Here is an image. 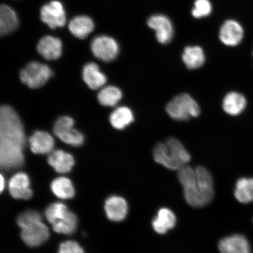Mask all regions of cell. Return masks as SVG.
Returning <instances> with one entry per match:
<instances>
[{"label":"cell","instance_id":"1","mask_svg":"<svg viewBox=\"0 0 253 253\" xmlns=\"http://www.w3.org/2000/svg\"><path fill=\"white\" fill-rule=\"evenodd\" d=\"M26 138L20 117L11 107L0 110V164L5 170L17 169L23 165Z\"/></svg>","mask_w":253,"mask_h":253},{"label":"cell","instance_id":"28","mask_svg":"<svg viewBox=\"0 0 253 253\" xmlns=\"http://www.w3.org/2000/svg\"><path fill=\"white\" fill-rule=\"evenodd\" d=\"M123 94L120 88L115 86H107L98 94L99 103L104 106H115L122 99Z\"/></svg>","mask_w":253,"mask_h":253},{"label":"cell","instance_id":"13","mask_svg":"<svg viewBox=\"0 0 253 253\" xmlns=\"http://www.w3.org/2000/svg\"><path fill=\"white\" fill-rule=\"evenodd\" d=\"M40 54L46 60L52 61L60 58L62 52L61 40L52 36H45L41 39L37 45Z\"/></svg>","mask_w":253,"mask_h":253},{"label":"cell","instance_id":"27","mask_svg":"<svg viewBox=\"0 0 253 253\" xmlns=\"http://www.w3.org/2000/svg\"><path fill=\"white\" fill-rule=\"evenodd\" d=\"M235 196L240 203L249 204L253 202V178L239 179L236 182Z\"/></svg>","mask_w":253,"mask_h":253},{"label":"cell","instance_id":"6","mask_svg":"<svg viewBox=\"0 0 253 253\" xmlns=\"http://www.w3.org/2000/svg\"><path fill=\"white\" fill-rule=\"evenodd\" d=\"M52 71L48 66L38 62H31L20 72L23 84L32 88L43 86L52 77Z\"/></svg>","mask_w":253,"mask_h":253},{"label":"cell","instance_id":"14","mask_svg":"<svg viewBox=\"0 0 253 253\" xmlns=\"http://www.w3.org/2000/svg\"><path fill=\"white\" fill-rule=\"evenodd\" d=\"M218 248L221 253H251L248 240L241 235H235L221 239Z\"/></svg>","mask_w":253,"mask_h":253},{"label":"cell","instance_id":"9","mask_svg":"<svg viewBox=\"0 0 253 253\" xmlns=\"http://www.w3.org/2000/svg\"><path fill=\"white\" fill-rule=\"evenodd\" d=\"M244 37V28L239 21L233 18L224 20L218 31V38L221 43L229 47L238 46Z\"/></svg>","mask_w":253,"mask_h":253},{"label":"cell","instance_id":"4","mask_svg":"<svg viewBox=\"0 0 253 253\" xmlns=\"http://www.w3.org/2000/svg\"><path fill=\"white\" fill-rule=\"evenodd\" d=\"M166 111L170 118L177 121L197 118L201 113L198 103L187 93L180 94L174 97L167 104Z\"/></svg>","mask_w":253,"mask_h":253},{"label":"cell","instance_id":"25","mask_svg":"<svg viewBox=\"0 0 253 253\" xmlns=\"http://www.w3.org/2000/svg\"><path fill=\"white\" fill-rule=\"evenodd\" d=\"M134 116L132 110L126 107L116 109L110 116L111 125L114 128L123 129L133 122Z\"/></svg>","mask_w":253,"mask_h":253},{"label":"cell","instance_id":"15","mask_svg":"<svg viewBox=\"0 0 253 253\" xmlns=\"http://www.w3.org/2000/svg\"><path fill=\"white\" fill-rule=\"evenodd\" d=\"M29 143L31 151L36 154H50L55 145L51 135L43 131L34 132L29 139Z\"/></svg>","mask_w":253,"mask_h":253},{"label":"cell","instance_id":"3","mask_svg":"<svg viewBox=\"0 0 253 253\" xmlns=\"http://www.w3.org/2000/svg\"><path fill=\"white\" fill-rule=\"evenodd\" d=\"M178 179L183 186L185 200L190 206L198 208L207 205L199 187L195 169L183 167L178 170Z\"/></svg>","mask_w":253,"mask_h":253},{"label":"cell","instance_id":"19","mask_svg":"<svg viewBox=\"0 0 253 253\" xmlns=\"http://www.w3.org/2000/svg\"><path fill=\"white\" fill-rule=\"evenodd\" d=\"M94 29L92 19L86 15H79L72 18L69 24V30L73 36L79 39H84Z\"/></svg>","mask_w":253,"mask_h":253},{"label":"cell","instance_id":"21","mask_svg":"<svg viewBox=\"0 0 253 253\" xmlns=\"http://www.w3.org/2000/svg\"><path fill=\"white\" fill-rule=\"evenodd\" d=\"M182 59L186 67L194 70L204 65L206 61V56L201 46L189 45L186 46L183 49Z\"/></svg>","mask_w":253,"mask_h":253},{"label":"cell","instance_id":"24","mask_svg":"<svg viewBox=\"0 0 253 253\" xmlns=\"http://www.w3.org/2000/svg\"><path fill=\"white\" fill-rule=\"evenodd\" d=\"M176 220L175 215L171 211L162 208L158 211L157 216L152 222V226L157 233L164 235L168 231L173 228Z\"/></svg>","mask_w":253,"mask_h":253},{"label":"cell","instance_id":"33","mask_svg":"<svg viewBox=\"0 0 253 253\" xmlns=\"http://www.w3.org/2000/svg\"><path fill=\"white\" fill-rule=\"evenodd\" d=\"M58 253H84L83 249L78 243L74 241H67L60 245Z\"/></svg>","mask_w":253,"mask_h":253},{"label":"cell","instance_id":"8","mask_svg":"<svg viewBox=\"0 0 253 253\" xmlns=\"http://www.w3.org/2000/svg\"><path fill=\"white\" fill-rule=\"evenodd\" d=\"M91 49L93 55L101 61H114L119 55L120 46L116 40L107 36L95 37L91 41Z\"/></svg>","mask_w":253,"mask_h":253},{"label":"cell","instance_id":"11","mask_svg":"<svg viewBox=\"0 0 253 253\" xmlns=\"http://www.w3.org/2000/svg\"><path fill=\"white\" fill-rule=\"evenodd\" d=\"M21 236L25 244L35 248L48 239L49 231L45 224L40 221L21 228Z\"/></svg>","mask_w":253,"mask_h":253},{"label":"cell","instance_id":"23","mask_svg":"<svg viewBox=\"0 0 253 253\" xmlns=\"http://www.w3.org/2000/svg\"><path fill=\"white\" fill-rule=\"evenodd\" d=\"M19 26L18 16L13 9L2 4L0 8V34L6 36L17 29Z\"/></svg>","mask_w":253,"mask_h":253},{"label":"cell","instance_id":"2","mask_svg":"<svg viewBox=\"0 0 253 253\" xmlns=\"http://www.w3.org/2000/svg\"><path fill=\"white\" fill-rule=\"evenodd\" d=\"M153 157L156 163L173 170L181 169L191 159L181 142L172 137L168 139L165 144H157L154 148Z\"/></svg>","mask_w":253,"mask_h":253},{"label":"cell","instance_id":"12","mask_svg":"<svg viewBox=\"0 0 253 253\" xmlns=\"http://www.w3.org/2000/svg\"><path fill=\"white\" fill-rule=\"evenodd\" d=\"M8 187L12 197L15 199L28 200L33 197L30 178L26 173L20 172L15 174L9 180Z\"/></svg>","mask_w":253,"mask_h":253},{"label":"cell","instance_id":"35","mask_svg":"<svg viewBox=\"0 0 253 253\" xmlns=\"http://www.w3.org/2000/svg\"></svg>","mask_w":253,"mask_h":253},{"label":"cell","instance_id":"29","mask_svg":"<svg viewBox=\"0 0 253 253\" xmlns=\"http://www.w3.org/2000/svg\"><path fill=\"white\" fill-rule=\"evenodd\" d=\"M78 219L77 216L69 211L66 216L58 222L52 224L53 230L56 233L63 235H72L77 229Z\"/></svg>","mask_w":253,"mask_h":253},{"label":"cell","instance_id":"7","mask_svg":"<svg viewBox=\"0 0 253 253\" xmlns=\"http://www.w3.org/2000/svg\"><path fill=\"white\" fill-rule=\"evenodd\" d=\"M74 120L70 117L59 118L53 126V132L65 143L79 147L83 144L84 137L80 131L74 128Z\"/></svg>","mask_w":253,"mask_h":253},{"label":"cell","instance_id":"32","mask_svg":"<svg viewBox=\"0 0 253 253\" xmlns=\"http://www.w3.org/2000/svg\"><path fill=\"white\" fill-rule=\"evenodd\" d=\"M42 221V216L39 211H24L18 217L17 223L21 228L31 224Z\"/></svg>","mask_w":253,"mask_h":253},{"label":"cell","instance_id":"5","mask_svg":"<svg viewBox=\"0 0 253 253\" xmlns=\"http://www.w3.org/2000/svg\"><path fill=\"white\" fill-rule=\"evenodd\" d=\"M147 27L155 33L158 42L168 45L171 42L175 36V27L171 18L163 13H154L147 18Z\"/></svg>","mask_w":253,"mask_h":253},{"label":"cell","instance_id":"22","mask_svg":"<svg viewBox=\"0 0 253 253\" xmlns=\"http://www.w3.org/2000/svg\"><path fill=\"white\" fill-rule=\"evenodd\" d=\"M197 180L202 196L207 205L211 203L214 197L213 181L211 173L202 167L196 168Z\"/></svg>","mask_w":253,"mask_h":253},{"label":"cell","instance_id":"18","mask_svg":"<svg viewBox=\"0 0 253 253\" xmlns=\"http://www.w3.org/2000/svg\"><path fill=\"white\" fill-rule=\"evenodd\" d=\"M84 81L91 89L97 90L106 83L107 78L100 71L99 66L94 63L84 65L82 72Z\"/></svg>","mask_w":253,"mask_h":253},{"label":"cell","instance_id":"17","mask_svg":"<svg viewBox=\"0 0 253 253\" xmlns=\"http://www.w3.org/2000/svg\"><path fill=\"white\" fill-rule=\"evenodd\" d=\"M47 162L55 171L59 173H66L71 171L75 164L72 155L61 150L52 151L50 153Z\"/></svg>","mask_w":253,"mask_h":253},{"label":"cell","instance_id":"20","mask_svg":"<svg viewBox=\"0 0 253 253\" xmlns=\"http://www.w3.org/2000/svg\"><path fill=\"white\" fill-rule=\"evenodd\" d=\"M247 106V100L244 95L236 91L227 93L224 97L222 107L229 115L237 116L242 114Z\"/></svg>","mask_w":253,"mask_h":253},{"label":"cell","instance_id":"31","mask_svg":"<svg viewBox=\"0 0 253 253\" xmlns=\"http://www.w3.org/2000/svg\"><path fill=\"white\" fill-rule=\"evenodd\" d=\"M68 211V209L65 204L54 203L46 208L45 214L47 221L53 224L62 219Z\"/></svg>","mask_w":253,"mask_h":253},{"label":"cell","instance_id":"26","mask_svg":"<svg viewBox=\"0 0 253 253\" xmlns=\"http://www.w3.org/2000/svg\"><path fill=\"white\" fill-rule=\"evenodd\" d=\"M53 194L62 199H70L74 197L75 191L71 180L65 177H59L53 180L50 185Z\"/></svg>","mask_w":253,"mask_h":253},{"label":"cell","instance_id":"30","mask_svg":"<svg viewBox=\"0 0 253 253\" xmlns=\"http://www.w3.org/2000/svg\"><path fill=\"white\" fill-rule=\"evenodd\" d=\"M213 11V5L211 0H194L191 9V15L195 20L210 17Z\"/></svg>","mask_w":253,"mask_h":253},{"label":"cell","instance_id":"34","mask_svg":"<svg viewBox=\"0 0 253 253\" xmlns=\"http://www.w3.org/2000/svg\"><path fill=\"white\" fill-rule=\"evenodd\" d=\"M5 186V180L4 177L1 175V192L3 191V189L4 188Z\"/></svg>","mask_w":253,"mask_h":253},{"label":"cell","instance_id":"16","mask_svg":"<svg viewBox=\"0 0 253 253\" xmlns=\"http://www.w3.org/2000/svg\"><path fill=\"white\" fill-rule=\"evenodd\" d=\"M104 210L110 220L120 221L124 220L127 214L128 205L124 198L112 196L106 201Z\"/></svg>","mask_w":253,"mask_h":253},{"label":"cell","instance_id":"10","mask_svg":"<svg viewBox=\"0 0 253 253\" xmlns=\"http://www.w3.org/2000/svg\"><path fill=\"white\" fill-rule=\"evenodd\" d=\"M41 20L51 29L61 28L66 24V16L64 7L59 1H50L43 5L40 11Z\"/></svg>","mask_w":253,"mask_h":253}]
</instances>
